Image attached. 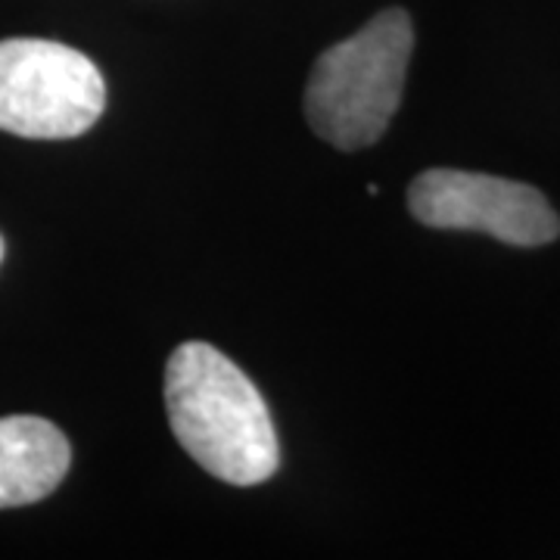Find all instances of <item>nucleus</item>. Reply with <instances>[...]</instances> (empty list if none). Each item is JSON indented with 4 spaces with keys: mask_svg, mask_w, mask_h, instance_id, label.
I'll return each instance as SVG.
<instances>
[{
    "mask_svg": "<svg viewBox=\"0 0 560 560\" xmlns=\"http://www.w3.org/2000/svg\"><path fill=\"white\" fill-rule=\"evenodd\" d=\"M415 50L405 10H383L352 38L327 47L305 84V119L337 150H361L383 138L396 116Z\"/></svg>",
    "mask_w": 560,
    "mask_h": 560,
    "instance_id": "obj_2",
    "label": "nucleus"
},
{
    "mask_svg": "<svg viewBox=\"0 0 560 560\" xmlns=\"http://www.w3.org/2000/svg\"><path fill=\"white\" fill-rule=\"evenodd\" d=\"M106 84L94 60L44 38L0 40V131L69 140L103 116Z\"/></svg>",
    "mask_w": 560,
    "mask_h": 560,
    "instance_id": "obj_3",
    "label": "nucleus"
},
{
    "mask_svg": "<svg viewBox=\"0 0 560 560\" xmlns=\"http://www.w3.org/2000/svg\"><path fill=\"white\" fill-rule=\"evenodd\" d=\"M3 249H7V246H3V237H0V261H3Z\"/></svg>",
    "mask_w": 560,
    "mask_h": 560,
    "instance_id": "obj_6",
    "label": "nucleus"
},
{
    "mask_svg": "<svg viewBox=\"0 0 560 560\" xmlns=\"http://www.w3.org/2000/svg\"><path fill=\"white\" fill-rule=\"evenodd\" d=\"M72 448L57 423L44 418H0V508L47 499L69 470Z\"/></svg>",
    "mask_w": 560,
    "mask_h": 560,
    "instance_id": "obj_5",
    "label": "nucleus"
},
{
    "mask_svg": "<svg viewBox=\"0 0 560 560\" xmlns=\"http://www.w3.org/2000/svg\"><path fill=\"white\" fill-rule=\"evenodd\" d=\"M411 215L440 231H480L511 246H541L560 237V219L545 194L521 180L430 168L408 190Z\"/></svg>",
    "mask_w": 560,
    "mask_h": 560,
    "instance_id": "obj_4",
    "label": "nucleus"
},
{
    "mask_svg": "<svg viewBox=\"0 0 560 560\" xmlns=\"http://www.w3.org/2000/svg\"><path fill=\"white\" fill-rule=\"evenodd\" d=\"M165 408L180 448L206 474L231 486H259L280 467L271 411L228 355L209 342H184L165 364Z\"/></svg>",
    "mask_w": 560,
    "mask_h": 560,
    "instance_id": "obj_1",
    "label": "nucleus"
}]
</instances>
